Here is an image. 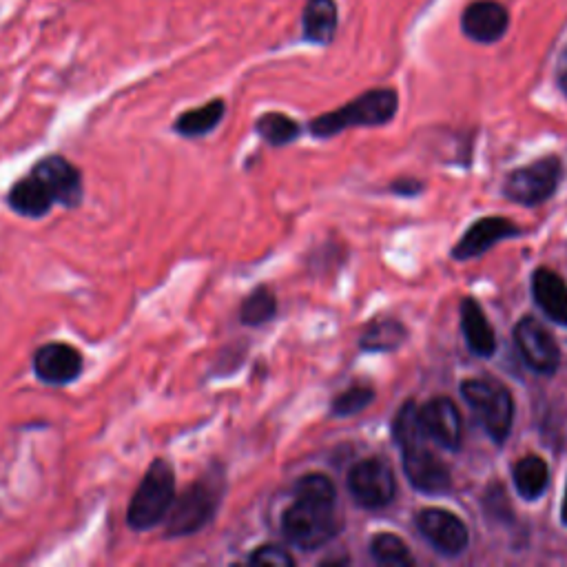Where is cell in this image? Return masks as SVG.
Returning <instances> with one entry per match:
<instances>
[{
    "mask_svg": "<svg viewBox=\"0 0 567 567\" xmlns=\"http://www.w3.org/2000/svg\"><path fill=\"white\" fill-rule=\"evenodd\" d=\"M406 328L397 319H379V322L370 324L366 333L362 335V348L370 353H386V350H395L404 344Z\"/></svg>",
    "mask_w": 567,
    "mask_h": 567,
    "instance_id": "obj_22",
    "label": "cell"
},
{
    "mask_svg": "<svg viewBox=\"0 0 567 567\" xmlns=\"http://www.w3.org/2000/svg\"><path fill=\"white\" fill-rule=\"evenodd\" d=\"M393 432H395V439L401 443V448L412 446V443L428 441L424 424H421L419 406L415 404V401H408V404H404V408L397 412Z\"/></svg>",
    "mask_w": 567,
    "mask_h": 567,
    "instance_id": "obj_25",
    "label": "cell"
},
{
    "mask_svg": "<svg viewBox=\"0 0 567 567\" xmlns=\"http://www.w3.org/2000/svg\"><path fill=\"white\" fill-rule=\"evenodd\" d=\"M514 342L519 346L523 362L541 375H552L561 364V350L554 337L536 319L525 317L514 328Z\"/></svg>",
    "mask_w": 567,
    "mask_h": 567,
    "instance_id": "obj_10",
    "label": "cell"
},
{
    "mask_svg": "<svg viewBox=\"0 0 567 567\" xmlns=\"http://www.w3.org/2000/svg\"><path fill=\"white\" fill-rule=\"evenodd\" d=\"M226 113V102L224 100H211L198 109L184 111L178 120L173 122V131L182 138H202L213 129H218Z\"/></svg>",
    "mask_w": 567,
    "mask_h": 567,
    "instance_id": "obj_20",
    "label": "cell"
},
{
    "mask_svg": "<svg viewBox=\"0 0 567 567\" xmlns=\"http://www.w3.org/2000/svg\"><path fill=\"white\" fill-rule=\"evenodd\" d=\"M277 313V300L268 288H257L249 297H246L240 308V319L246 326H262L271 322Z\"/></svg>",
    "mask_w": 567,
    "mask_h": 567,
    "instance_id": "obj_24",
    "label": "cell"
},
{
    "mask_svg": "<svg viewBox=\"0 0 567 567\" xmlns=\"http://www.w3.org/2000/svg\"><path fill=\"white\" fill-rule=\"evenodd\" d=\"M519 233V226H514L510 220L483 218L474 222L466 231V235L461 237L459 244L452 249V257H455V260H470V257L486 253L494 244L505 240V237H517Z\"/></svg>",
    "mask_w": 567,
    "mask_h": 567,
    "instance_id": "obj_15",
    "label": "cell"
},
{
    "mask_svg": "<svg viewBox=\"0 0 567 567\" xmlns=\"http://www.w3.org/2000/svg\"><path fill=\"white\" fill-rule=\"evenodd\" d=\"M282 530L286 539L302 550L322 548L337 534V521L331 505H317L295 499L284 512Z\"/></svg>",
    "mask_w": 567,
    "mask_h": 567,
    "instance_id": "obj_5",
    "label": "cell"
},
{
    "mask_svg": "<svg viewBox=\"0 0 567 567\" xmlns=\"http://www.w3.org/2000/svg\"><path fill=\"white\" fill-rule=\"evenodd\" d=\"M7 206L16 215H20V218L40 220L45 218V215H49V211L54 209L56 204L51 200L45 184L29 171L23 180L12 184V189L7 193Z\"/></svg>",
    "mask_w": 567,
    "mask_h": 567,
    "instance_id": "obj_16",
    "label": "cell"
},
{
    "mask_svg": "<svg viewBox=\"0 0 567 567\" xmlns=\"http://www.w3.org/2000/svg\"><path fill=\"white\" fill-rule=\"evenodd\" d=\"M548 481H550L548 463H545L541 457L528 455L514 466V486H517L523 499L528 501L539 499L545 488H548Z\"/></svg>",
    "mask_w": 567,
    "mask_h": 567,
    "instance_id": "obj_21",
    "label": "cell"
},
{
    "mask_svg": "<svg viewBox=\"0 0 567 567\" xmlns=\"http://www.w3.org/2000/svg\"><path fill=\"white\" fill-rule=\"evenodd\" d=\"M32 173L45 184L51 200L65 209H76L85 200V180L74 162L58 156H45L34 164Z\"/></svg>",
    "mask_w": 567,
    "mask_h": 567,
    "instance_id": "obj_9",
    "label": "cell"
},
{
    "mask_svg": "<svg viewBox=\"0 0 567 567\" xmlns=\"http://www.w3.org/2000/svg\"><path fill=\"white\" fill-rule=\"evenodd\" d=\"M556 82H559L561 91L567 96V47L563 49V54L559 58V65H556Z\"/></svg>",
    "mask_w": 567,
    "mask_h": 567,
    "instance_id": "obj_31",
    "label": "cell"
},
{
    "mask_svg": "<svg viewBox=\"0 0 567 567\" xmlns=\"http://www.w3.org/2000/svg\"><path fill=\"white\" fill-rule=\"evenodd\" d=\"M255 129L268 144H275V147H282V144L293 142L300 136V125L284 116V113H264V116L257 120Z\"/></svg>",
    "mask_w": 567,
    "mask_h": 567,
    "instance_id": "obj_23",
    "label": "cell"
},
{
    "mask_svg": "<svg viewBox=\"0 0 567 567\" xmlns=\"http://www.w3.org/2000/svg\"><path fill=\"white\" fill-rule=\"evenodd\" d=\"M404 472L408 481L417 490L426 494H443L452 488L450 470L435 452H430L426 443L404 446Z\"/></svg>",
    "mask_w": 567,
    "mask_h": 567,
    "instance_id": "obj_12",
    "label": "cell"
},
{
    "mask_svg": "<svg viewBox=\"0 0 567 567\" xmlns=\"http://www.w3.org/2000/svg\"><path fill=\"white\" fill-rule=\"evenodd\" d=\"M417 528L421 536L446 556H457L468 545V528L457 514L441 508H428L417 514Z\"/></svg>",
    "mask_w": 567,
    "mask_h": 567,
    "instance_id": "obj_11",
    "label": "cell"
},
{
    "mask_svg": "<svg viewBox=\"0 0 567 567\" xmlns=\"http://www.w3.org/2000/svg\"><path fill=\"white\" fill-rule=\"evenodd\" d=\"M461 328L466 335V342L470 350L477 357H492L497 350V337H494V328L483 315L481 306L474 300L461 302Z\"/></svg>",
    "mask_w": 567,
    "mask_h": 567,
    "instance_id": "obj_18",
    "label": "cell"
},
{
    "mask_svg": "<svg viewBox=\"0 0 567 567\" xmlns=\"http://www.w3.org/2000/svg\"><path fill=\"white\" fill-rule=\"evenodd\" d=\"M370 552L384 565H412V556L408 545L395 534H377L370 543Z\"/></svg>",
    "mask_w": 567,
    "mask_h": 567,
    "instance_id": "obj_27",
    "label": "cell"
},
{
    "mask_svg": "<svg viewBox=\"0 0 567 567\" xmlns=\"http://www.w3.org/2000/svg\"><path fill=\"white\" fill-rule=\"evenodd\" d=\"M532 293L541 311L554 324L567 326V286L550 268H539L532 277Z\"/></svg>",
    "mask_w": 567,
    "mask_h": 567,
    "instance_id": "obj_17",
    "label": "cell"
},
{
    "mask_svg": "<svg viewBox=\"0 0 567 567\" xmlns=\"http://www.w3.org/2000/svg\"><path fill=\"white\" fill-rule=\"evenodd\" d=\"M561 519L567 525V488H565V499H563V508H561Z\"/></svg>",
    "mask_w": 567,
    "mask_h": 567,
    "instance_id": "obj_32",
    "label": "cell"
},
{
    "mask_svg": "<svg viewBox=\"0 0 567 567\" xmlns=\"http://www.w3.org/2000/svg\"><path fill=\"white\" fill-rule=\"evenodd\" d=\"M399 98L393 89H370L364 96L348 102L342 109L324 113L311 122L317 138H331L350 127H379L395 118Z\"/></svg>",
    "mask_w": 567,
    "mask_h": 567,
    "instance_id": "obj_3",
    "label": "cell"
},
{
    "mask_svg": "<svg viewBox=\"0 0 567 567\" xmlns=\"http://www.w3.org/2000/svg\"><path fill=\"white\" fill-rule=\"evenodd\" d=\"M249 563L266 567H291L295 565V559L286 550H282L280 545H262V548H257L251 554Z\"/></svg>",
    "mask_w": 567,
    "mask_h": 567,
    "instance_id": "obj_29",
    "label": "cell"
},
{
    "mask_svg": "<svg viewBox=\"0 0 567 567\" xmlns=\"http://www.w3.org/2000/svg\"><path fill=\"white\" fill-rule=\"evenodd\" d=\"M561 182V160L559 158H543L536 160L528 167L517 169L505 180L503 193L505 198L519 204H539L550 198Z\"/></svg>",
    "mask_w": 567,
    "mask_h": 567,
    "instance_id": "obj_6",
    "label": "cell"
},
{
    "mask_svg": "<svg viewBox=\"0 0 567 567\" xmlns=\"http://www.w3.org/2000/svg\"><path fill=\"white\" fill-rule=\"evenodd\" d=\"M175 494V470L167 459H153L144 472L127 508V525L133 532H149L169 517Z\"/></svg>",
    "mask_w": 567,
    "mask_h": 567,
    "instance_id": "obj_2",
    "label": "cell"
},
{
    "mask_svg": "<svg viewBox=\"0 0 567 567\" xmlns=\"http://www.w3.org/2000/svg\"><path fill=\"white\" fill-rule=\"evenodd\" d=\"M461 395L477 412L494 441L503 443L510 437L514 401L508 388L494 379H468L461 384Z\"/></svg>",
    "mask_w": 567,
    "mask_h": 567,
    "instance_id": "obj_4",
    "label": "cell"
},
{
    "mask_svg": "<svg viewBox=\"0 0 567 567\" xmlns=\"http://www.w3.org/2000/svg\"><path fill=\"white\" fill-rule=\"evenodd\" d=\"M335 486L326 474H306L304 479L295 486V499L317 503V505H331L335 508Z\"/></svg>",
    "mask_w": 567,
    "mask_h": 567,
    "instance_id": "obj_26",
    "label": "cell"
},
{
    "mask_svg": "<svg viewBox=\"0 0 567 567\" xmlns=\"http://www.w3.org/2000/svg\"><path fill=\"white\" fill-rule=\"evenodd\" d=\"M348 488L353 499L364 508H384L395 499V472L384 459H368L357 463L348 474Z\"/></svg>",
    "mask_w": 567,
    "mask_h": 567,
    "instance_id": "obj_7",
    "label": "cell"
},
{
    "mask_svg": "<svg viewBox=\"0 0 567 567\" xmlns=\"http://www.w3.org/2000/svg\"><path fill=\"white\" fill-rule=\"evenodd\" d=\"M226 490L222 468H211L175 497L169 517L164 519V539H182L206 528L218 512Z\"/></svg>",
    "mask_w": 567,
    "mask_h": 567,
    "instance_id": "obj_1",
    "label": "cell"
},
{
    "mask_svg": "<svg viewBox=\"0 0 567 567\" xmlns=\"http://www.w3.org/2000/svg\"><path fill=\"white\" fill-rule=\"evenodd\" d=\"M337 5L335 0H306L302 14V29L308 43L328 45L337 32Z\"/></svg>",
    "mask_w": 567,
    "mask_h": 567,
    "instance_id": "obj_19",
    "label": "cell"
},
{
    "mask_svg": "<svg viewBox=\"0 0 567 567\" xmlns=\"http://www.w3.org/2000/svg\"><path fill=\"white\" fill-rule=\"evenodd\" d=\"M373 399H375L373 388H368V386L348 388V390H344L342 395L335 397L333 415H337V417L355 415V412H362Z\"/></svg>",
    "mask_w": 567,
    "mask_h": 567,
    "instance_id": "obj_28",
    "label": "cell"
},
{
    "mask_svg": "<svg viewBox=\"0 0 567 567\" xmlns=\"http://www.w3.org/2000/svg\"><path fill=\"white\" fill-rule=\"evenodd\" d=\"M510 27V14L497 0H474L461 16V29L474 43L490 45L505 36Z\"/></svg>",
    "mask_w": 567,
    "mask_h": 567,
    "instance_id": "obj_13",
    "label": "cell"
},
{
    "mask_svg": "<svg viewBox=\"0 0 567 567\" xmlns=\"http://www.w3.org/2000/svg\"><path fill=\"white\" fill-rule=\"evenodd\" d=\"M393 191L399 193V195H404V198H410V195H417L421 191V184L417 180H399L393 184Z\"/></svg>",
    "mask_w": 567,
    "mask_h": 567,
    "instance_id": "obj_30",
    "label": "cell"
},
{
    "mask_svg": "<svg viewBox=\"0 0 567 567\" xmlns=\"http://www.w3.org/2000/svg\"><path fill=\"white\" fill-rule=\"evenodd\" d=\"M419 415L428 439L439 443L441 448L448 450L459 448L463 435V421L455 401L448 397H435L430 399L426 406L419 408Z\"/></svg>",
    "mask_w": 567,
    "mask_h": 567,
    "instance_id": "obj_14",
    "label": "cell"
},
{
    "mask_svg": "<svg viewBox=\"0 0 567 567\" xmlns=\"http://www.w3.org/2000/svg\"><path fill=\"white\" fill-rule=\"evenodd\" d=\"M32 370L45 386L63 388L80 379L82 370H85V357L76 346L49 342L34 350Z\"/></svg>",
    "mask_w": 567,
    "mask_h": 567,
    "instance_id": "obj_8",
    "label": "cell"
}]
</instances>
